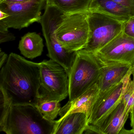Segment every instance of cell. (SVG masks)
I'll use <instances>...</instances> for the list:
<instances>
[{
	"label": "cell",
	"mask_w": 134,
	"mask_h": 134,
	"mask_svg": "<svg viewBox=\"0 0 134 134\" xmlns=\"http://www.w3.org/2000/svg\"><path fill=\"white\" fill-rule=\"evenodd\" d=\"M88 12L100 13L123 23L134 16V12L112 0H92Z\"/></svg>",
	"instance_id": "5bb4252c"
},
{
	"label": "cell",
	"mask_w": 134,
	"mask_h": 134,
	"mask_svg": "<svg viewBox=\"0 0 134 134\" xmlns=\"http://www.w3.org/2000/svg\"><path fill=\"white\" fill-rule=\"evenodd\" d=\"M31 0H1L0 3H17L28 2Z\"/></svg>",
	"instance_id": "d4e9b609"
},
{
	"label": "cell",
	"mask_w": 134,
	"mask_h": 134,
	"mask_svg": "<svg viewBox=\"0 0 134 134\" xmlns=\"http://www.w3.org/2000/svg\"><path fill=\"white\" fill-rule=\"evenodd\" d=\"M88 118L82 112L69 114L57 120L54 134H83L88 125Z\"/></svg>",
	"instance_id": "9a60e30c"
},
{
	"label": "cell",
	"mask_w": 134,
	"mask_h": 134,
	"mask_svg": "<svg viewBox=\"0 0 134 134\" xmlns=\"http://www.w3.org/2000/svg\"><path fill=\"white\" fill-rule=\"evenodd\" d=\"M8 27L1 21H0V43H5L15 40V37L8 31Z\"/></svg>",
	"instance_id": "d6986e66"
},
{
	"label": "cell",
	"mask_w": 134,
	"mask_h": 134,
	"mask_svg": "<svg viewBox=\"0 0 134 134\" xmlns=\"http://www.w3.org/2000/svg\"><path fill=\"white\" fill-rule=\"evenodd\" d=\"M44 47L43 39L36 32L26 34L22 37L19 44V49L21 54L32 59L42 55Z\"/></svg>",
	"instance_id": "2e32d148"
},
{
	"label": "cell",
	"mask_w": 134,
	"mask_h": 134,
	"mask_svg": "<svg viewBox=\"0 0 134 134\" xmlns=\"http://www.w3.org/2000/svg\"><path fill=\"white\" fill-rule=\"evenodd\" d=\"M60 102L56 100L44 101L40 99L36 107L45 119L54 121L59 114L62 108Z\"/></svg>",
	"instance_id": "ac0fdd59"
},
{
	"label": "cell",
	"mask_w": 134,
	"mask_h": 134,
	"mask_svg": "<svg viewBox=\"0 0 134 134\" xmlns=\"http://www.w3.org/2000/svg\"><path fill=\"white\" fill-rule=\"evenodd\" d=\"M88 36L83 49L96 53L123 31V23L105 15L96 12L88 14Z\"/></svg>",
	"instance_id": "8992f818"
},
{
	"label": "cell",
	"mask_w": 134,
	"mask_h": 134,
	"mask_svg": "<svg viewBox=\"0 0 134 134\" xmlns=\"http://www.w3.org/2000/svg\"><path fill=\"white\" fill-rule=\"evenodd\" d=\"M103 66L94 53L83 50L76 52L69 74V101L79 97L98 83Z\"/></svg>",
	"instance_id": "3957f363"
},
{
	"label": "cell",
	"mask_w": 134,
	"mask_h": 134,
	"mask_svg": "<svg viewBox=\"0 0 134 134\" xmlns=\"http://www.w3.org/2000/svg\"><path fill=\"white\" fill-rule=\"evenodd\" d=\"M129 114L125 110V105L123 100L115 109L96 126L88 125L84 133L101 134H120L128 118Z\"/></svg>",
	"instance_id": "8fae6325"
},
{
	"label": "cell",
	"mask_w": 134,
	"mask_h": 134,
	"mask_svg": "<svg viewBox=\"0 0 134 134\" xmlns=\"http://www.w3.org/2000/svg\"><path fill=\"white\" fill-rule=\"evenodd\" d=\"M94 54L103 65L125 64L132 66L134 63V38L122 31Z\"/></svg>",
	"instance_id": "9c48e42d"
},
{
	"label": "cell",
	"mask_w": 134,
	"mask_h": 134,
	"mask_svg": "<svg viewBox=\"0 0 134 134\" xmlns=\"http://www.w3.org/2000/svg\"><path fill=\"white\" fill-rule=\"evenodd\" d=\"M67 14L56 7L45 5V11L40 22L48 51L47 55L64 68L71 65L75 53L68 51L59 43L55 32Z\"/></svg>",
	"instance_id": "277c9868"
},
{
	"label": "cell",
	"mask_w": 134,
	"mask_h": 134,
	"mask_svg": "<svg viewBox=\"0 0 134 134\" xmlns=\"http://www.w3.org/2000/svg\"><path fill=\"white\" fill-rule=\"evenodd\" d=\"M40 63V99L60 102L65 99L69 89V75L65 68L51 59Z\"/></svg>",
	"instance_id": "5b68a950"
},
{
	"label": "cell",
	"mask_w": 134,
	"mask_h": 134,
	"mask_svg": "<svg viewBox=\"0 0 134 134\" xmlns=\"http://www.w3.org/2000/svg\"><path fill=\"white\" fill-rule=\"evenodd\" d=\"M9 15L7 13L0 10V21L5 19L6 18H8Z\"/></svg>",
	"instance_id": "484cf974"
},
{
	"label": "cell",
	"mask_w": 134,
	"mask_h": 134,
	"mask_svg": "<svg viewBox=\"0 0 134 134\" xmlns=\"http://www.w3.org/2000/svg\"><path fill=\"white\" fill-rule=\"evenodd\" d=\"M124 7L129 8L134 12V0H112Z\"/></svg>",
	"instance_id": "44dd1931"
},
{
	"label": "cell",
	"mask_w": 134,
	"mask_h": 134,
	"mask_svg": "<svg viewBox=\"0 0 134 134\" xmlns=\"http://www.w3.org/2000/svg\"><path fill=\"white\" fill-rule=\"evenodd\" d=\"M99 93V90L97 83L79 97L72 101H69L60 110L59 114L60 118L76 112L85 113L89 118Z\"/></svg>",
	"instance_id": "4fadbf2b"
},
{
	"label": "cell",
	"mask_w": 134,
	"mask_h": 134,
	"mask_svg": "<svg viewBox=\"0 0 134 134\" xmlns=\"http://www.w3.org/2000/svg\"><path fill=\"white\" fill-rule=\"evenodd\" d=\"M57 120L45 119L32 105H11L0 118V131L7 134H54Z\"/></svg>",
	"instance_id": "7a4b0ae2"
},
{
	"label": "cell",
	"mask_w": 134,
	"mask_h": 134,
	"mask_svg": "<svg viewBox=\"0 0 134 134\" xmlns=\"http://www.w3.org/2000/svg\"><path fill=\"white\" fill-rule=\"evenodd\" d=\"M131 72L132 76V82L134 83V63L131 66Z\"/></svg>",
	"instance_id": "4316f807"
},
{
	"label": "cell",
	"mask_w": 134,
	"mask_h": 134,
	"mask_svg": "<svg viewBox=\"0 0 134 134\" xmlns=\"http://www.w3.org/2000/svg\"><path fill=\"white\" fill-rule=\"evenodd\" d=\"M45 4L46 0H31L17 3H0V10L9 15L0 21L8 28L21 30L26 28L34 23L40 22Z\"/></svg>",
	"instance_id": "ba28073f"
},
{
	"label": "cell",
	"mask_w": 134,
	"mask_h": 134,
	"mask_svg": "<svg viewBox=\"0 0 134 134\" xmlns=\"http://www.w3.org/2000/svg\"><path fill=\"white\" fill-rule=\"evenodd\" d=\"M129 64H118L103 65L97 84L98 96L123 81L131 71Z\"/></svg>",
	"instance_id": "7c38bea8"
},
{
	"label": "cell",
	"mask_w": 134,
	"mask_h": 134,
	"mask_svg": "<svg viewBox=\"0 0 134 134\" xmlns=\"http://www.w3.org/2000/svg\"><path fill=\"white\" fill-rule=\"evenodd\" d=\"M123 32L129 36L134 38V16L123 23Z\"/></svg>",
	"instance_id": "ffe728a7"
},
{
	"label": "cell",
	"mask_w": 134,
	"mask_h": 134,
	"mask_svg": "<svg viewBox=\"0 0 134 134\" xmlns=\"http://www.w3.org/2000/svg\"><path fill=\"white\" fill-rule=\"evenodd\" d=\"M125 105L126 112L127 113H130L134 105V92L130 97Z\"/></svg>",
	"instance_id": "7402d4cb"
},
{
	"label": "cell",
	"mask_w": 134,
	"mask_h": 134,
	"mask_svg": "<svg viewBox=\"0 0 134 134\" xmlns=\"http://www.w3.org/2000/svg\"><path fill=\"white\" fill-rule=\"evenodd\" d=\"M92 0H46L45 5L58 8L66 14L88 12Z\"/></svg>",
	"instance_id": "e0dca14e"
},
{
	"label": "cell",
	"mask_w": 134,
	"mask_h": 134,
	"mask_svg": "<svg viewBox=\"0 0 134 134\" xmlns=\"http://www.w3.org/2000/svg\"><path fill=\"white\" fill-rule=\"evenodd\" d=\"M130 113H131V125L132 129L131 130L127 131V134H134V105L132 107V109Z\"/></svg>",
	"instance_id": "cb8c5ba5"
},
{
	"label": "cell",
	"mask_w": 134,
	"mask_h": 134,
	"mask_svg": "<svg viewBox=\"0 0 134 134\" xmlns=\"http://www.w3.org/2000/svg\"><path fill=\"white\" fill-rule=\"evenodd\" d=\"M131 76V71L123 81L98 96L88 118V125H98L115 109L122 100L125 89Z\"/></svg>",
	"instance_id": "30bf717a"
},
{
	"label": "cell",
	"mask_w": 134,
	"mask_h": 134,
	"mask_svg": "<svg viewBox=\"0 0 134 134\" xmlns=\"http://www.w3.org/2000/svg\"><path fill=\"white\" fill-rule=\"evenodd\" d=\"M8 56L1 49L0 51V68H1L7 60Z\"/></svg>",
	"instance_id": "603a6c76"
},
{
	"label": "cell",
	"mask_w": 134,
	"mask_h": 134,
	"mask_svg": "<svg viewBox=\"0 0 134 134\" xmlns=\"http://www.w3.org/2000/svg\"><path fill=\"white\" fill-rule=\"evenodd\" d=\"M88 12L67 14L55 32L56 40L68 51L83 49L88 36Z\"/></svg>",
	"instance_id": "52a82bcc"
},
{
	"label": "cell",
	"mask_w": 134,
	"mask_h": 134,
	"mask_svg": "<svg viewBox=\"0 0 134 134\" xmlns=\"http://www.w3.org/2000/svg\"><path fill=\"white\" fill-rule=\"evenodd\" d=\"M40 63L14 53L1 68L0 90L11 105L36 106L40 99Z\"/></svg>",
	"instance_id": "6da1fadb"
}]
</instances>
